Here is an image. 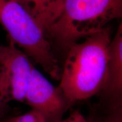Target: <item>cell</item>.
Masks as SVG:
<instances>
[{"label":"cell","mask_w":122,"mask_h":122,"mask_svg":"<svg viewBox=\"0 0 122 122\" xmlns=\"http://www.w3.org/2000/svg\"><path fill=\"white\" fill-rule=\"evenodd\" d=\"M111 39L110 30L106 27L83 41L72 44L67 50L58 86L74 104L101 91Z\"/></svg>","instance_id":"6da1fadb"},{"label":"cell","mask_w":122,"mask_h":122,"mask_svg":"<svg viewBox=\"0 0 122 122\" xmlns=\"http://www.w3.org/2000/svg\"><path fill=\"white\" fill-rule=\"evenodd\" d=\"M122 16V0H64L62 12L47 36L61 51L101 31Z\"/></svg>","instance_id":"7a4b0ae2"},{"label":"cell","mask_w":122,"mask_h":122,"mask_svg":"<svg viewBox=\"0 0 122 122\" xmlns=\"http://www.w3.org/2000/svg\"><path fill=\"white\" fill-rule=\"evenodd\" d=\"M0 24L10 42L22 49L51 78L60 80V63L46 33L18 0H0Z\"/></svg>","instance_id":"3957f363"},{"label":"cell","mask_w":122,"mask_h":122,"mask_svg":"<svg viewBox=\"0 0 122 122\" xmlns=\"http://www.w3.org/2000/svg\"><path fill=\"white\" fill-rule=\"evenodd\" d=\"M33 66L28 56L13 42L0 45V118L10 102L25 101Z\"/></svg>","instance_id":"277c9868"},{"label":"cell","mask_w":122,"mask_h":122,"mask_svg":"<svg viewBox=\"0 0 122 122\" xmlns=\"http://www.w3.org/2000/svg\"><path fill=\"white\" fill-rule=\"evenodd\" d=\"M25 101L46 122H57L74 104L59 86H55L33 66Z\"/></svg>","instance_id":"5b68a950"},{"label":"cell","mask_w":122,"mask_h":122,"mask_svg":"<svg viewBox=\"0 0 122 122\" xmlns=\"http://www.w3.org/2000/svg\"><path fill=\"white\" fill-rule=\"evenodd\" d=\"M100 94L108 110L122 107V23L119 24L109 50L105 81Z\"/></svg>","instance_id":"8992f818"},{"label":"cell","mask_w":122,"mask_h":122,"mask_svg":"<svg viewBox=\"0 0 122 122\" xmlns=\"http://www.w3.org/2000/svg\"><path fill=\"white\" fill-rule=\"evenodd\" d=\"M39 25L48 32L60 16L64 0H18Z\"/></svg>","instance_id":"52a82bcc"},{"label":"cell","mask_w":122,"mask_h":122,"mask_svg":"<svg viewBox=\"0 0 122 122\" xmlns=\"http://www.w3.org/2000/svg\"><path fill=\"white\" fill-rule=\"evenodd\" d=\"M5 122H46L43 117L37 111L31 110L23 115L9 118Z\"/></svg>","instance_id":"ba28073f"},{"label":"cell","mask_w":122,"mask_h":122,"mask_svg":"<svg viewBox=\"0 0 122 122\" xmlns=\"http://www.w3.org/2000/svg\"><path fill=\"white\" fill-rule=\"evenodd\" d=\"M103 122H122V107L108 110Z\"/></svg>","instance_id":"9c48e42d"},{"label":"cell","mask_w":122,"mask_h":122,"mask_svg":"<svg viewBox=\"0 0 122 122\" xmlns=\"http://www.w3.org/2000/svg\"><path fill=\"white\" fill-rule=\"evenodd\" d=\"M57 122H89L79 110H74L66 119H62Z\"/></svg>","instance_id":"30bf717a"}]
</instances>
